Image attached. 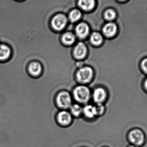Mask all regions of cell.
<instances>
[{"mask_svg":"<svg viewBox=\"0 0 147 147\" xmlns=\"http://www.w3.org/2000/svg\"><path fill=\"white\" fill-rule=\"evenodd\" d=\"M57 103L59 108L67 109L70 108L72 104L71 96L69 92L65 91L60 92L56 98Z\"/></svg>","mask_w":147,"mask_h":147,"instance_id":"obj_4","label":"cell"},{"mask_svg":"<svg viewBox=\"0 0 147 147\" xmlns=\"http://www.w3.org/2000/svg\"><path fill=\"white\" fill-rule=\"evenodd\" d=\"M94 106L96 111V116L102 115L105 111L104 106L102 103H96Z\"/></svg>","mask_w":147,"mask_h":147,"instance_id":"obj_19","label":"cell"},{"mask_svg":"<svg viewBox=\"0 0 147 147\" xmlns=\"http://www.w3.org/2000/svg\"><path fill=\"white\" fill-rule=\"evenodd\" d=\"M75 40V37L74 34L71 32L66 33L64 34L62 37V41L64 44L66 45H71Z\"/></svg>","mask_w":147,"mask_h":147,"instance_id":"obj_15","label":"cell"},{"mask_svg":"<svg viewBox=\"0 0 147 147\" xmlns=\"http://www.w3.org/2000/svg\"><path fill=\"white\" fill-rule=\"evenodd\" d=\"M28 71L29 73L33 76H38L42 72V65L38 62H32L28 65Z\"/></svg>","mask_w":147,"mask_h":147,"instance_id":"obj_11","label":"cell"},{"mask_svg":"<svg viewBox=\"0 0 147 147\" xmlns=\"http://www.w3.org/2000/svg\"><path fill=\"white\" fill-rule=\"evenodd\" d=\"M89 31V26L84 23H80L76 28V34L80 38H85L88 35Z\"/></svg>","mask_w":147,"mask_h":147,"instance_id":"obj_10","label":"cell"},{"mask_svg":"<svg viewBox=\"0 0 147 147\" xmlns=\"http://www.w3.org/2000/svg\"><path fill=\"white\" fill-rule=\"evenodd\" d=\"M83 108L79 105H73L70 107L71 114L74 116L78 117L83 113Z\"/></svg>","mask_w":147,"mask_h":147,"instance_id":"obj_17","label":"cell"},{"mask_svg":"<svg viewBox=\"0 0 147 147\" xmlns=\"http://www.w3.org/2000/svg\"><path fill=\"white\" fill-rule=\"evenodd\" d=\"M117 32V26L114 23H109L106 24L103 28L104 34L108 37L114 36Z\"/></svg>","mask_w":147,"mask_h":147,"instance_id":"obj_12","label":"cell"},{"mask_svg":"<svg viewBox=\"0 0 147 147\" xmlns=\"http://www.w3.org/2000/svg\"><path fill=\"white\" fill-rule=\"evenodd\" d=\"M141 66L142 69L144 71V73L147 74V58L142 61Z\"/></svg>","mask_w":147,"mask_h":147,"instance_id":"obj_21","label":"cell"},{"mask_svg":"<svg viewBox=\"0 0 147 147\" xmlns=\"http://www.w3.org/2000/svg\"><path fill=\"white\" fill-rule=\"evenodd\" d=\"M83 113L88 119H92L96 116L94 106L91 105H86L84 107L83 109Z\"/></svg>","mask_w":147,"mask_h":147,"instance_id":"obj_13","label":"cell"},{"mask_svg":"<svg viewBox=\"0 0 147 147\" xmlns=\"http://www.w3.org/2000/svg\"><path fill=\"white\" fill-rule=\"evenodd\" d=\"M102 147H111L109 146H103Z\"/></svg>","mask_w":147,"mask_h":147,"instance_id":"obj_25","label":"cell"},{"mask_svg":"<svg viewBox=\"0 0 147 147\" xmlns=\"http://www.w3.org/2000/svg\"><path fill=\"white\" fill-rule=\"evenodd\" d=\"M105 18L109 20H114L116 16V13L114 10L109 9L105 13Z\"/></svg>","mask_w":147,"mask_h":147,"instance_id":"obj_20","label":"cell"},{"mask_svg":"<svg viewBox=\"0 0 147 147\" xmlns=\"http://www.w3.org/2000/svg\"><path fill=\"white\" fill-rule=\"evenodd\" d=\"M93 76V69L89 66L80 68L77 71L76 74V78L78 81L84 83L90 82Z\"/></svg>","mask_w":147,"mask_h":147,"instance_id":"obj_3","label":"cell"},{"mask_svg":"<svg viewBox=\"0 0 147 147\" xmlns=\"http://www.w3.org/2000/svg\"><path fill=\"white\" fill-rule=\"evenodd\" d=\"M107 97V92L102 87L95 89L93 93V99L96 103H102Z\"/></svg>","mask_w":147,"mask_h":147,"instance_id":"obj_8","label":"cell"},{"mask_svg":"<svg viewBox=\"0 0 147 147\" xmlns=\"http://www.w3.org/2000/svg\"><path fill=\"white\" fill-rule=\"evenodd\" d=\"M144 86L145 89L147 91V78L146 79L145 82H144Z\"/></svg>","mask_w":147,"mask_h":147,"instance_id":"obj_22","label":"cell"},{"mask_svg":"<svg viewBox=\"0 0 147 147\" xmlns=\"http://www.w3.org/2000/svg\"><path fill=\"white\" fill-rule=\"evenodd\" d=\"M120 1H124V0H120Z\"/></svg>","mask_w":147,"mask_h":147,"instance_id":"obj_26","label":"cell"},{"mask_svg":"<svg viewBox=\"0 0 147 147\" xmlns=\"http://www.w3.org/2000/svg\"><path fill=\"white\" fill-rule=\"evenodd\" d=\"M103 37L101 34L98 32L93 33L91 35L90 41L94 45L99 46L103 42Z\"/></svg>","mask_w":147,"mask_h":147,"instance_id":"obj_16","label":"cell"},{"mask_svg":"<svg viewBox=\"0 0 147 147\" xmlns=\"http://www.w3.org/2000/svg\"><path fill=\"white\" fill-rule=\"evenodd\" d=\"M81 14L80 11L78 9H74L70 13L69 18L71 21H77L81 17Z\"/></svg>","mask_w":147,"mask_h":147,"instance_id":"obj_18","label":"cell"},{"mask_svg":"<svg viewBox=\"0 0 147 147\" xmlns=\"http://www.w3.org/2000/svg\"><path fill=\"white\" fill-rule=\"evenodd\" d=\"M117 58V57H115V58ZM117 65H118V64H117ZM119 75H120V74H119ZM120 79H121V78H120ZM122 86H123L122 84ZM122 87H123V86H122Z\"/></svg>","mask_w":147,"mask_h":147,"instance_id":"obj_24","label":"cell"},{"mask_svg":"<svg viewBox=\"0 0 147 147\" xmlns=\"http://www.w3.org/2000/svg\"><path fill=\"white\" fill-rule=\"evenodd\" d=\"M67 21V18L64 15H57L53 18L52 24L54 29L61 30L65 26Z\"/></svg>","mask_w":147,"mask_h":147,"instance_id":"obj_6","label":"cell"},{"mask_svg":"<svg viewBox=\"0 0 147 147\" xmlns=\"http://www.w3.org/2000/svg\"><path fill=\"white\" fill-rule=\"evenodd\" d=\"M79 6L84 10H90L94 7V0H79Z\"/></svg>","mask_w":147,"mask_h":147,"instance_id":"obj_14","label":"cell"},{"mask_svg":"<svg viewBox=\"0 0 147 147\" xmlns=\"http://www.w3.org/2000/svg\"><path fill=\"white\" fill-rule=\"evenodd\" d=\"M87 47L84 43L79 42L74 49L73 54L77 59H83L87 54Z\"/></svg>","mask_w":147,"mask_h":147,"instance_id":"obj_7","label":"cell"},{"mask_svg":"<svg viewBox=\"0 0 147 147\" xmlns=\"http://www.w3.org/2000/svg\"><path fill=\"white\" fill-rule=\"evenodd\" d=\"M57 124L62 127H68L72 122L71 114L66 111H63L58 113L56 117Z\"/></svg>","mask_w":147,"mask_h":147,"instance_id":"obj_5","label":"cell"},{"mask_svg":"<svg viewBox=\"0 0 147 147\" xmlns=\"http://www.w3.org/2000/svg\"><path fill=\"white\" fill-rule=\"evenodd\" d=\"M125 147H139L138 146H134V145H131V144H128V145H127Z\"/></svg>","mask_w":147,"mask_h":147,"instance_id":"obj_23","label":"cell"},{"mask_svg":"<svg viewBox=\"0 0 147 147\" xmlns=\"http://www.w3.org/2000/svg\"><path fill=\"white\" fill-rule=\"evenodd\" d=\"M11 50L8 46L0 44V62H5L10 58Z\"/></svg>","mask_w":147,"mask_h":147,"instance_id":"obj_9","label":"cell"},{"mask_svg":"<svg viewBox=\"0 0 147 147\" xmlns=\"http://www.w3.org/2000/svg\"><path fill=\"white\" fill-rule=\"evenodd\" d=\"M73 96L74 98L79 102H87L90 96V91L88 87L84 85L76 86L73 90Z\"/></svg>","mask_w":147,"mask_h":147,"instance_id":"obj_2","label":"cell"},{"mask_svg":"<svg viewBox=\"0 0 147 147\" xmlns=\"http://www.w3.org/2000/svg\"><path fill=\"white\" fill-rule=\"evenodd\" d=\"M126 139L129 144L142 147L146 143V135L142 129L134 127L129 129L126 134Z\"/></svg>","mask_w":147,"mask_h":147,"instance_id":"obj_1","label":"cell"}]
</instances>
